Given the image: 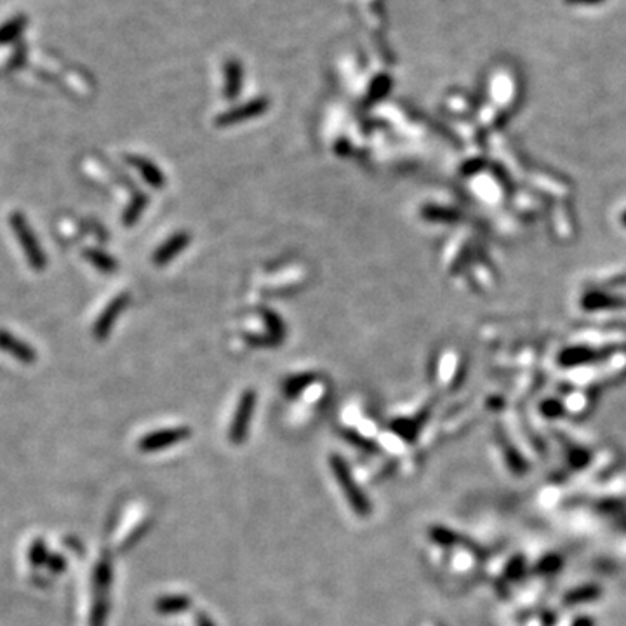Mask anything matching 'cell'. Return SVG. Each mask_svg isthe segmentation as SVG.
<instances>
[{
	"instance_id": "obj_9",
	"label": "cell",
	"mask_w": 626,
	"mask_h": 626,
	"mask_svg": "<svg viewBox=\"0 0 626 626\" xmlns=\"http://www.w3.org/2000/svg\"><path fill=\"white\" fill-rule=\"evenodd\" d=\"M131 162H133L134 167L140 171L141 176L145 178V181H147L148 185H152V187H155V188L162 187L164 176H162V173L156 169V166H154L152 162H148L147 159H141V156H131Z\"/></svg>"
},
{
	"instance_id": "obj_10",
	"label": "cell",
	"mask_w": 626,
	"mask_h": 626,
	"mask_svg": "<svg viewBox=\"0 0 626 626\" xmlns=\"http://www.w3.org/2000/svg\"><path fill=\"white\" fill-rule=\"evenodd\" d=\"M263 108H267V103H263V101H258V103L247 105V107L240 108V110H235V112H232V114L225 115V117H221L220 120H218V122L220 124L239 122V120L249 119V117H254V115L261 114V112H263Z\"/></svg>"
},
{
	"instance_id": "obj_13",
	"label": "cell",
	"mask_w": 626,
	"mask_h": 626,
	"mask_svg": "<svg viewBox=\"0 0 626 626\" xmlns=\"http://www.w3.org/2000/svg\"><path fill=\"white\" fill-rule=\"evenodd\" d=\"M143 206H145V199L143 197H138V199L131 204V207H129V211L126 213V216H124L126 225H133L134 221H136V218L140 216L141 211H143Z\"/></svg>"
},
{
	"instance_id": "obj_4",
	"label": "cell",
	"mask_w": 626,
	"mask_h": 626,
	"mask_svg": "<svg viewBox=\"0 0 626 626\" xmlns=\"http://www.w3.org/2000/svg\"><path fill=\"white\" fill-rule=\"evenodd\" d=\"M190 437L192 432L188 427L167 428V430H160L145 437L140 442V449L147 451V453H154V451H162L167 449V447H173L174 444L183 442V440L190 439Z\"/></svg>"
},
{
	"instance_id": "obj_11",
	"label": "cell",
	"mask_w": 626,
	"mask_h": 626,
	"mask_svg": "<svg viewBox=\"0 0 626 626\" xmlns=\"http://www.w3.org/2000/svg\"><path fill=\"white\" fill-rule=\"evenodd\" d=\"M87 258H89V260L94 263V267H98L100 270H103V272H114L115 270L114 258L107 256V254L101 253V251H89V253H87Z\"/></svg>"
},
{
	"instance_id": "obj_1",
	"label": "cell",
	"mask_w": 626,
	"mask_h": 626,
	"mask_svg": "<svg viewBox=\"0 0 626 626\" xmlns=\"http://www.w3.org/2000/svg\"><path fill=\"white\" fill-rule=\"evenodd\" d=\"M329 467L333 470L334 479H336L338 484H340L341 491H343L345 498H347L348 505H350L353 512H355L359 517H362V519L369 517L371 512H373L369 498H367V494L360 489L359 484L355 482L347 461H345L340 454H331Z\"/></svg>"
},
{
	"instance_id": "obj_7",
	"label": "cell",
	"mask_w": 626,
	"mask_h": 626,
	"mask_svg": "<svg viewBox=\"0 0 626 626\" xmlns=\"http://www.w3.org/2000/svg\"><path fill=\"white\" fill-rule=\"evenodd\" d=\"M0 350L11 353V355L16 357L18 360L25 364H32L35 360V352L28 345H25L23 341L11 336L6 331H0Z\"/></svg>"
},
{
	"instance_id": "obj_6",
	"label": "cell",
	"mask_w": 626,
	"mask_h": 626,
	"mask_svg": "<svg viewBox=\"0 0 626 626\" xmlns=\"http://www.w3.org/2000/svg\"><path fill=\"white\" fill-rule=\"evenodd\" d=\"M188 242H190V235L185 234V232L171 237V239L167 240V242H164L162 246L159 247V251L155 253V256H154L155 265L162 267V265H166L167 261H171L173 258H176L178 254H180L181 251L188 246Z\"/></svg>"
},
{
	"instance_id": "obj_5",
	"label": "cell",
	"mask_w": 626,
	"mask_h": 626,
	"mask_svg": "<svg viewBox=\"0 0 626 626\" xmlns=\"http://www.w3.org/2000/svg\"><path fill=\"white\" fill-rule=\"evenodd\" d=\"M126 303H127V296H124L122 294V296L115 298V300L108 305L107 310L101 313L100 320H98L96 327H94V336H96L98 340H105V338L108 336L110 329L114 327L115 319H117L119 313L124 310Z\"/></svg>"
},
{
	"instance_id": "obj_8",
	"label": "cell",
	"mask_w": 626,
	"mask_h": 626,
	"mask_svg": "<svg viewBox=\"0 0 626 626\" xmlns=\"http://www.w3.org/2000/svg\"><path fill=\"white\" fill-rule=\"evenodd\" d=\"M156 611L160 614H167V616H173V614H181L187 613L192 607V599L185 593H174V595H164L156 600L155 604Z\"/></svg>"
},
{
	"instance_id": "obj_12",
	"label": "cell",
	"mask_w": 626,
	"mask_h": 626,
	"mask_svg": "<svg viewBox=\"0 0 626 626\" xmlns=\"http://www.w3.org/2000/svg\"><path fill=\"white\" fill-rule=\"evenodd\" d=\"M312 381H313L312 374H307V376H301V378H293V380L287 381L286 387H284V390H286L287 395H298V393L303 390V387L310 385Z\"/></svg>"
},
{
	"instance_id": "obj_14",
	"label": "cell",
	"mask_w": 626,
	"mask_h": 626,
	"mask_svg": "<svg viewBox=\"0 0 626 626\" xmlns=\"http://www.w3.org/2000/svg\"><path fill=\"white\" fill-rule=\"evenodd\" d=\"M195 625L197 626H216L214 621L211 620V616H207L206 613H199L195 618Z\"/></svg>"
},
{
	"instance_id": "obj_2",
	"label": "cell",
	"mask_w": 626,
	"mask_h": 626,
	"mask_svg": "<svg viewBox=\"0 0 626 626\" xmlns=\"http://www.w3.org/2000/svg\"><path fill=\"white\" fill-rule=\"evenodd\" d=\"M11 227H13V230L16 232L21 247L25 249V254H27L32 267H34L35 270H42V268L46 267V258H44V253L40 251L34 232H32V228L28 227V223L25 221V218L21 216L20 213L11 214Z\"/></svg>"
},
{
	"instance_id": "obj_3",
	"label": "cell",
	"mask_w": 626,
	"mask_h": 626,
	"mask_svg": "<svg viewBox=\"0 0 626 626\" xmlns=\"http://www.w3.org/2000/svg\"><path fill=\"white\" fill-rule=\"evenodd\" d=\"M254 407H256V393H254V390H247L240 397L239 406H237L234 420H232L230 425V433H228L232 444H235V446H239V444H242L246 440L251 420H253Z\"/></svg>"
}]
</instances>
